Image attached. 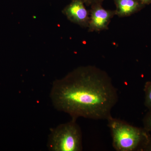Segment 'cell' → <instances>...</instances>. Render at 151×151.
<instances>
[{
    "label": "cell",
    "instance_id": "6da1fadb",
    "mask_svg": "<svg viewBox=\"0 0 151 151\" xmlns=\"http://www.w3.org/2000/svg\"><path fill=\"white\" fill-rule=\"evenodd\" d=\"M53 107L73 120L79 117L108 120L119 100L118 90L105 71L82 66L53 82L50 92Z\"/></svg>",
    "mask_w": 151,
    "mask_h": 151
},
{
    "label": "cell",
    "instance_id": "7a4b0ae2",
    "mask_svg": "<svg viewBox=\"0 0 151 151\" xmlns=\"http://www.w3.org/2000/svg\"><path fill=\"white\" fill-rule=\"evenodd\" d=\"M107 121L116 150L144 151L151 137L150 132L112 116Z\"/></svg>",
    "mask_w": 151,
    "mask_h": 151
},
{
    "label": "cell",
    "instance_id": "3957f363",
    "mask_svg": "<svg viewBox=\"0 0 151 151\" xmlns=\"http://www.w3.org/2000/svg\"><path fill=\"white\" fill-rule=\"evenodd\" d=\"M76 120L58 125L49 135L47 147L51 151L82 150V134Z\"/></svg>",
    "mask_w": 151,
    "mask_h": 151
},
{
    "label": "cell",
    "instance_id": "277c9868",
    "mask_svg": "<svg viewBox=\"0 0 151 151\" xmlns=\"http://www.w3.org/2000/svg\"><path fill=\"white\" fill-rule=\"evenodd\" d=\"M89 15L88 32H91L108 29L111 19L116 15L115 10L106 9L101 4L91 6Z\"/></svg>",
    "mask_w": 151,
    "mask_h": 151
},
{
    "label": "cell",
    "instance_id": "5b68a950",
    "mask_svg": "<svg viewBox=\"0 0 151 151\" xmlns=\"http://www.w3.org/2000/svg\"><path fill=\"white\" fill-rule=\"evenodd\" d=\"M62 12L70 22L82 28L88 27L90 19L89 11L86 9L82 0H72Z\"/></svg>",
    "mask_w": 151,
    "mask_h": 151
},
{
    "label": "cell",
    "instance_id": "8992f818",
    "mask_svg": "<svg viewBox=\"0 0 151 151\" xmlns=\"http://www.w3.org/2000/svg\"><path fill=\"white\" fill-rule=\"evenodd\" d=\"M116 15L119 17L130 16L143 9L146 5L139 0H113Z\"/></svg>",
    "mask_w": 151,
    "mask_h": 151
},
{
    "label": "cell",
    "instance_id": "52a82bcc",
    "mask_svg": "<svg viewBox=\"0 0 151 151\" xmlns=\"http://www.w3.org/2000/svg\"><path fill=\"white\" fill-rule=\"evenodd\" d=\"M145 97L144 104L148 111H151V81H147L144 86Z\"/></svg>",
    "mask_w": 151,
    "mask_h": 151
},
{
    "label": "cell",
    "instance_id": "ba28073f",
    "mask_svg": "<svg viewBox=\"0 0 151 151\" xmlns=\"http://www.w3.org/2000/svg\"><path fill=\"white\" fill-rule=\"evenodd\" d=\"M144 128L150 133L151 132V111H148L143 119Z\"/></svg>",
    "mask_w": 151,
    "mask_h": 151
},
{
    "label": "cell",
    "instance_id": "9c48e42d",
    "mask_svg": "<svg viewBox=\"0 0 151 151\" xmlns=\"http://www.w3.org/2000/svg\"><path fill=\"white\" fill-rule=\"evenodd\" d=\"M86 6H91L94 5L101 4H102L103 2L105 0H82Z\"/></svg>",
    "mask_w": 151,
    "mask_h": 151
},
{
    "label": "cell",
    "instance_id": "30bf717a",
    "mask_svg": "<svg viewBox=\"0 0 151 151\" xmlns=\"http://www.w3.org/2000/svg\"><path fill=\"white\" fill-rule=\"evenodd\" d=\"M144 151H151V136L147 144L144 149Z\"/></svg>",
    "mask_w": 151,
    "mask_h": 151
},
{
    "label": "cell",
    "instance_id": "8fae6325",
    "mask_svg": "<svg viewBox=\"0 0 151 151\" xmlns=\"http://www.w3.org/2000/svg\"><path fill=\"white\" fill-rule=\"evenodd\" d=\"M145 5H149L151 4V0H139Z\"/></svg>",
    "mask_w": 151,
    "mask_h": 151
}]
</instances>
